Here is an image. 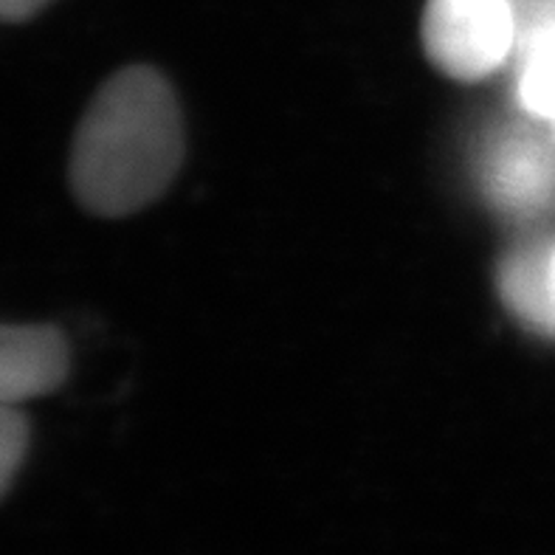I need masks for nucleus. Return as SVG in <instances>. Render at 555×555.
<instances>
[{
  "label": "nucleus",
  "instance_id": "obj_1",
  "mask_svg": "<svg viewBox=\"0 0 555 555\" xmlns=\"http://www.w3.org/2000/svg\"><path fill=\"white\" fill-rule=\"evenodd\" d=\"M186 153L183 113L162 70L130 65L99 85L68 158L77 204L99 218H127L155 204Z\"/></svg>",
  "mask_w": 555,
  "mask_h": 555
},
{
  "label": "nucleus",
  "instance_id": "obj_3",
  "mask_svg": "<svg viewBox=\"0 0 555 555\" xmlns=\"http://www.w3.org/2000/svg\"><path fill=\"white\" fill-rule=\"evenodd\" d=\"M70 350L51 324L0 322V406H23L65 384Z\"/></svg>",
  "mask_w": 555,
  "mask_h": 555
},
{
  "label": "nucleus",
  "instance_id": "obj_4",
  "mask_svg": "<svg viewBox=\"0 0 555 555\" xmlns=\"http://www.w3.org/2000/svg\"><path fill=\"white\" fill-rule=\"evenodd\" d=\"M496 291L525 331L555 341V237L507 251L496 268Z\"/></svg>",
  "mask_w": 555,
  "mask_h": 555
},
{
  "label": "nucleus",
  "instance_id": "obj_6",
  "mask_svg": "<svg viewBox=\"0 0 555 555\" xmlns=\"http://www.w3.org/2000/svg\"><path fill=\"white\" fill-rule=\"evenodd\" d=\"M521 96L528 107L544 119L555 121V40H542L528 56L521 74Z\"/></svg>",
  "mask_w": 555,
  "mask_h": 555
},
{
  "label": "nucleus",
  "instance_id": "obj_5",
  "mask_svg": "<svg viewBox=\"0 0 555 555\" xmlns=\"http://www.w3.org/2000/svg\"><path fill=\"white\" fill-rule=\"evenodd\" d=\"M486 190L507 211L542 209L555 195V158L535 139H502L486 164Z\"/></svg>",
  "mask_w": 555,
  "mask_h": 555
},
{
  "label": "nucleus",
  "instance_id": "obj_7",
  "mask_svg": "<svg viewBox=\"0 0 555 555\" xmlns=\"http://www.w3.org/2000/svg\"><path fill=\"white\" fill-rule=\"evenodd\" d=\"M28 451V417L21 406H0V500L12 488Z\"/></svg>",
  "mask_w": 555,
  "mask_h": 555
},
{
  "label": "nucleus",
  "instance_id": "obj_2",
  "mask_svg": "<svg viewBox=\"0 0 555 555\" xmlns=\"http://www.w3.org/2000/svg\"><path fill=\"white\" fill-rule=\"evenodd\" d=\"M514 37L511 0H429L423 9V51L457 82H479L500 70Z\"/></svg>",
  "mask_w": 555,
  "mask_h": 555
},
{
  "label": "nucleus",
  "instance_id": "obj_8",
  "mask_svg": "<svg viewBox=\"0 0 555 555\" xmlns=\"http://www.w3.org/2000/svg\"><path fill=\"white\" fill-rule=\"evenodd\" d=\"M51 0H0V23H21L35 17Z\"/></svg>",
  "mask_w": 555,
  "mask_h": 555
}]
</instances>
